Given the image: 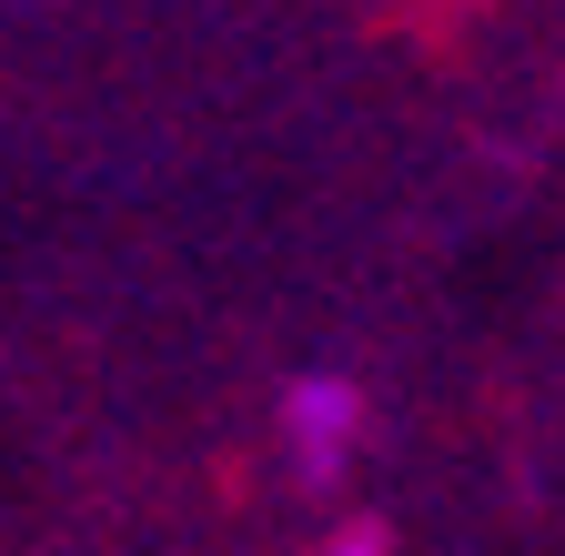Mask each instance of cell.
I'll list each match as a JSON object with an SVG mask.
<instances>
[{"label": "cell", "instance_id": "cell-1", "mask_svg": "<svg viewBox=\"0 0 565 556\" xmlns=\"http://www.w3.org/2000/svg\"><path fill=\"white\" fill-rule=\"evenodd\" d=\"M282 445H294V465L313 485H333L353 465V445H364V385L353 375H294L282 385Z\"/></svg>", "mask_w": 565, "mask_h": 556}, {"label": "cell", "instance_id": "cell-2", "mask_svg": "<svg viewBox=\"0 0 565 556\" xmlns=\"http://www.w3.org/2000/svg\"><path fill=\"white\" fill-rule=\"evenodd\" d=\"M323 556H394V536H384L374 516H353V526H333V536H323Z\"/></svg>", "mask_w": 565, "mask_h": 556}]
</instances>
